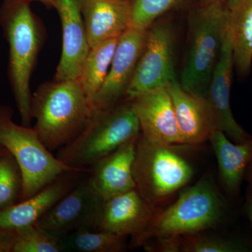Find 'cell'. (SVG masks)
<instances>
[{
  "label": "cell",
  "instance_id": "obj_24",
  "mask_svg": "<svg viewBox=\"0 0 252 252\" xmlns=\"http://www.w3.org/2000/svg\"><path fill=\"white\" fill-rule=\"evenodd\" d=\"M62 252L61 238L35 224L28 225L14 231L11 252Z\"/></svg>",
  "mask_w": 252,
  "mask_h": 252
},
{
  "label": "cell",
  "instance_id": "obj_32",
  "mask_svg": "<svg viewBox=\"0 0 252 252\" xmlns=\"http://www.w3.org/2000/svg\"><path fill=\"white\" fill-rule=\"evenodd\" d=\"M6 152H8L7 151H6V149L4 148V147H1V146L0 145V155L6 153Z\"/></svg>",
  "mask_w": 252,
  "mask_h": 252
},
{
  "label": "cell",
  "instance_id": "obj_22",
  "mask_svg": "<svg viewBox=\"0 0 252 252\" xmlns=\"http://www.w3.org/2000/svg\"><path fill=\"white\" fill-rule=\"evenodd\" d=\"M126 237L106 230L81 229L61 238L62 252H121L126 249Z\"/></svg>",
  "mask_w": 252,
  "mask_h": 252
},
{
  "label": "cell",
  "instance_id": "obj_6",
  "mask_svg": "<svg viewBox=\"0 0 252 252\" xmlns=\"http://www.w3.org/2000/svg\"><path fill=\"white\" fill-rule=\"evenodd\" d=\"M0 145L14 157L21 170V200L31 198L64 174L87 172L61 161L44 145L34 127L13 121L12 109L7 105H0Z\"/></svg>",
  "mask_w": 252,
  "mask_h": 252
},
{
  "label": "cell",
  "instance_id": "obj_14",
  "mask_svg": "<svg viewBox=\"0 0 252 252\" xmlns=\"http://www.w3.org/2000/svg\"><path fill=\"white\" fill-rule=\"evenodd\" d=\"M154 208L141 196L137 189H131L103 200L95 229L106 230L132 240L145 230L154 215Z\"/></svg>",
  "mask_w": 252,
  "mask_h": 252
},
{
  "label": "cell",
  "instance_id": "obj_27",
  "mask_svg": "<svg viewBox=\"0 0 252 252\" xmlns=\"http://www.w3.org/2000/svg\"><path fill=\"white\" fill-rule=\"evenodd\" d=\"M14 240V231L0 230V252H11Z\"/></svg>",
  "mask_w": 252,
  "mask_h": 252
},
{
  "label": "cell",
  "instance_id": "obj_12",
  "mask_svg": "<svg viewBox=\"0 0 252 252\" xmlns=\"http://www.w3.org/2000/svg\"><path fill=\"white\" fill-rule=\"evenodd\" d=\"M233 68V47L226 31L220 59L204 97L211 111L216 130L223 132L235 143H242L250 140L252 136L249 135L235 121L232 113L230 89Z\"/></svg>",
  "mask_w": 252,
  "mask_h": 252
},
{
  "label": "cell",
  "instance_id": "obj_3",
  "mask_svg": "<svg viewBox=\"0 0 252 252\" xmlns=\"http://www.w3.org/2000/svg\"><path fill=\"white\" fill-rule=\"evenodd\" d=\"M93 114L94 107L79 79H54L41 84L32 95L33 127L51 152L75 139Z\"/></svg>",
  "mask_w": 252,
  "mask_h": 252
},
{
  "label": "cell",
  "instance_id": "obj_21",
  "mask_svg": "<svg viewBox=\"0 0 252 252\" xmlns=\"http://www.w3.org/2000/svg\"><path fill=\"white\" fill-rule=\"evenodd\" d=\"M119 38L102 41L91 48L86 56L79 80L94 107V97L107 77Z\"/></svg>",
  "mask_w": 252,
  "mask_h": 252
},
{
  "label": "cell",
  "instance_id": "obj_15",
  "mask_svg": "<svg viewBox=\"0 0 252 252\" xmlns=\"http://www.w3.org/2000/svg\"><path fill=\"white\" fill-rule=\"evenodd\" d=\"M81 172H69L56 179L52 183L31 198L0 210V230H15L35 224L55 204L79 182Z\"/></svg>",
  "mask_w": 252,
  "mask_h": 252
},
{
  "label": "cell",
  "instance_id": "obj_1",
  "mask_svg": "<svg viewBox=\"0 0 252 252\" xmlns=\"http://www.w3.org/2000/svg\"><path fill=\"white\" fill-rule=\"evenodd\" d=\"M25 0H4L0 26L8 45V78L22 125H31V80L45 39L40 19Z\"/></svg>",
  "mask_w": 252,
  "mask_h": 252
},
{
  "label": "cell",
  "instance_id": "obj_30",
  "mask_svg": "<svg viewBox=\"0 0 252 252\" xmlns=\"http://www.w3.org/2000/svg\"><path fill=\"white\" fill-rule=\"evenodd\" d=\"M195 4H210L217 2H226L228 0H194Z\"/></svg>",
  "mask_w": 252,
  "mask_h": 252
},
{
  "label": "cell",
  "instance_id": "obj_25",
  "mask_svg": "<svg viewBox=\"0 0 252 252\" xmlns=\"http://www.w3.org/2000/svg\"><path fill=\"white\" fill-rule=\"evenodd\" d=\"M23 178L14 157L9 152L0 155V210L21 200Z\"/></svg>",
  "mask_w": 252,
  "mask_h": 252
},
{
  "label": "cell",
  "instance_id": "obj_10",
  "mask_svg": "<svg viewBox=\"0 0 252 252\" xmlns=\"http://www.w3.org/2000/svg\"><path fill=\"white\" fill-rule=\"evenodd\" d=\"M147 31L129 28L119 38L107 77L94 102V112L107 110L124 99L145 42Z\"/></svg>",
  "mask_w": 252,
  "mask_h": 252
},
{
  "label": "cell",
  "instance_id": "obj_17",
  "mask_svg": "<svg viewBox=\"0 0 252 252\" xmlns=\"http://www.w3.org/2000/svg\"><path fill=\"white\" fill-rule=\"evenodd\" d=\"M183 144L197 145L209 140L216 130L205 97L185 90L178 80L167 86Z\"/></svg>",
  "mask_w": 252,
  "mask_h": 252
},
{
  "label": "cell",
  "instance_id": "obj_4",
  "mask_svg": "<svg viewBox=\"0 0 252 252\" xmlns=\"http://www.w3.org/2000/svg\"><path fill=\"white\" fill-rule=\"evenodd\" d=\"M140 135L130 101L123 100L107 110L94 112L85 128L59 149L56 157L67 166L89 172L96 162Z\"/></svg>",
  "mask_w": 252,
  "mask_h": 252
},
{
  "label": "cell",
  "instance_id": "obj_11",
  "mask_svg": "<svg viewBox=\"0 0 252 252\" xmlns=\"http://www.w3.org/2000/svg\"><path fill=\"white\" fill-rule=\"evenodd\" d=\"M129 101L144 138L162 145L183 144L167 87L152 89Z\"/></svg>",
  "mask_w": 252,
  "mask_h": 252
},
{
  "label": "cell",
  "instance_id": "obj_7",
  "mask_svg": "<svg viewBox=\"0 0 252 252\" xmlns=\"http://www.w3.org/2000/svg\"><path fill=\"white\" fill-rule=\"evenodd\" d=\"M190 164L175 146L149 142L142 135L136 147L133 176L136 189L155 207L185 187L193 177Z\"/></svg>",
  "mask_w": 252,
  "mask_h": 252
},
{
  "label": "cell",
  "instance_id": "obj_20",
  "mask_svg": "<svg viewBox=\"0 0 252 252\" xmlns=\"http://www.w3.org/2000/svg\"><path fill=\"white\" fill-rule=\"evenodd\" d=\"M227 32L233 47L234 67L242 77L252 64V0H228Z\"/></svg>",
  "mask_w": 252,
  "mask_h": 252
},
{
  "label": "cell",
  "instance_id": "obj_23",
  "mask_svg": "<svg viewBox=\"0 0 252 252\" xmlns=\"http://www.w3.org/2000/svg\"><path fill=\"white\" fill-rule=\"evenodd\" d=\"M192 1L193 0H130V28L147 31L164 14Z\"/></svg>",
  "mask_w": 252,
  "mask_h": 252
},
{
  "label": "cell",
  "instance_id": "obj_9",
  "mask_svg": "<svg viewBox=\"0 0 252 252\" xmlns=\"http://www.w3.org/2000/svg\"><path fill=\"white\" fill-rule=\"evenodd\" d=\"M103 200L89 178L79 181L35 223L62 238L81 229H95Z\"/></svg>",
  "mask_w": 252,
  "mask_h": 252
},
{
  "label": "cell",
  "instance_id": "obj_5",
  "mask_svg": "<svg viewBox=\"0 0 252 252\" xmlns=\"http://www.w3.org/2000/svg\"><path fill=\"white\" fill-rule=\"evenodd\" d=\"M228 12L227 2L195 4L190 12L188 52L179 82L190 94H206L224 42Z\"/></svg>",
  "mask_w": 252,
  "mask_h": 252
},
{
  "label": "cell",
  "instance_id": "obj_19",
  "mask_svg": "<svg viewBox=\"0 0 252 252\" xmlns=\"http://www.w3.org/2000/svg\"><path fill=\"white\" fill-rule=\"evenodd\" d=\"M209 140L216 155L222 183L229 193H236L252 160V137L235 144L223 132L215 130Z\"/></svg>",
  "mask_w": 252,
  "mask_h": 252
},
{
  "label": "cell",
  "instance_id": "obj_31",
  "mask_svg": "<svg viewBox=\"0 0 252 252\" xmlns=\"http://www.w3.org/2000/svg\"><path fill=\"white\" fill-rule=\"evenodd\" d=\"M248 170V180L252 185V160L251 162H250V165H249L248 167V170Z\"/></svg>",
  "mask_w": 252,
  "mask_h": 252
},
{
  "label": "cell",
  "instance_id": "obj_18",
  "mask_svg": "<svg viewBox=\"0 0 252 252\" xmlns=\"http://www.w3.org/2000/svg\"><path fill=\"white\" fill-rule=\"evenodd\" d=\"M81 12L90 49L130 27V0H82Z\"/></svg>",
  "mask_w": 252,
  "mask_h": 252
},
{
  "label": "cell",
  "instance_id": "obj_13",
  "mask_svg": "<svg viewBox=\"0 0 252 252\" xmlns=\"http://www.w3.org/2000/svg\"><path fill=\"white\" fill-rule=\"evenodd\" d=\"M82 0H54L63 30V48L54 79H78L90 47L81 12Z\"/></svg>",
  "mask_w": 252,
  "mask_h": 252
},
{
  "label": "cell",
  "instance_id": "obj_8",
  "mask_svg": "<svg viewBox=\"0 0 252 252\" xmlns=\"http://www.w3.org/2000/svg\"><path fill=\"white\" fill-rule=\"evenodd\" d=\"M175 31L172 23L157 21L147 31L145 42L124 100L177 81Z\"/></svg>",
  "mask_w": 252,
  "mask_h": 252
},
{
  "label": "cell",
  "instance_id": "obj_2",
  "mask_svg": "<svg viewBox=\"0 0 252 252\" xmlns=\"http://www.w3.org/2000/svg\"><path fill=\"white\" fill-rule=\"evenodd\" d=\"M224 209L215 184L210 179H203L184 190L165 211L154 215L145 230L132 240V245L166 252L170 244L182 237L200 233L218 224Z\"/></svg>",
  "mask_w": 252,
  "mask_h": 252
},
{
  "label": "cell",
  "instance_id": "obj_26",
  "mask_svg": "<svg viewBox=\"0 0 252 252\" xmlns=\"http://www.w3.org/2000/svg\"><path fill=\"white\" fill-rule=\"evenodd\" d=\"M246 251L240 244L219 238L200 234L187 235L176 242L175 252H239Z\"/></svg>",
  "mask_w": 252,
  "mask_h": 252
},
{
  "label": "cell",
  "instance_id": "obj_29",
  "mask_svg": "<svg viewBox=\"0 0 252 252\" xmlns=\"http://www.w3.org/2000/svg\"><path fill=\"white\" fill-rule=\"evenodd\" d=\"M247 212L249 219H250V222L252 226V194L249 196L248 202H247Z\"/></svg>",
  "mask_w": 252,
  "mask_h": 252
},
{
  "label": "cell",
  "instance_id": "obj_16",
  "mask_svg": "<svg viewBox=\"0 0 252 252\" xmlns=\"http://www.w3.org/2000/svg\"><path fill=\"white\" fill-rule=\"evenodd\" d=\"M138 139L123 144L89 169V182L102 200L136 188L133 165Z\"/></svg>",
  "mask_w": 252,
  "mask_h": 252
},
{
  "label": "cell",
  "instance_id": "obj_28",
  "mask_svg": "<svg viewBox=\"0 0 252 252\" xmlns=\"http://www.w3.org/2000/svg\"><path fill=\"white\" fill-rule=\"evenodd\" d=\"M25 1H27L30 3L36 1V2H39L44 5L47 9H54V0H25Z\"/></svg>",
  "mask_w": 252,
  "mask_h": 252
}]
</instances>
